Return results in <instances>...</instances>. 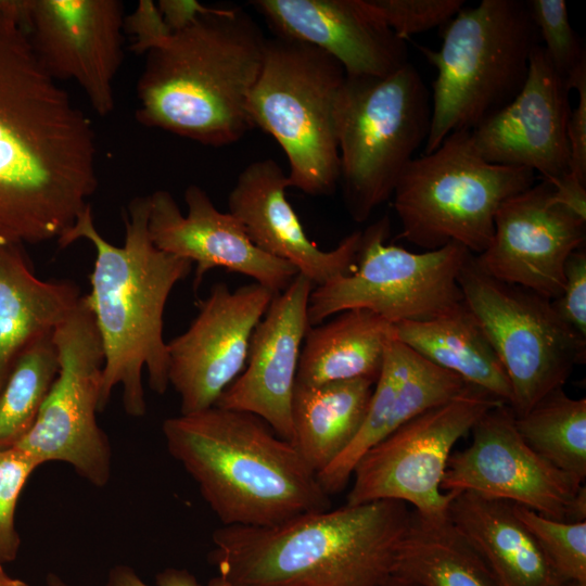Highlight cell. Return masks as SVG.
Here are the masks:
<instances>
[{"label": "cell", "mask_w": 586, "mask_h": 586, "mask_svg": "<svg viewBox=\"0 0 586 586\" xmlns=\"http://www.w3.org/2000/svg\"><path fill=\"white\" fill-rule=\"evenodd\" d=\"M90 118L0 11V243L59 239L98 188Z\"/></svg>", "instance_id": "cell-1"}, {"label": "cell", "mask_w": 586, "mask_h": 586, "mask_svg": "<svg viewBox=\"0 0 586 586\" xmlns=\"http://www.w3.org/2000/svg\"><path fill=\"white\" fill-rule=\"evenodd\" d=\"M149 215L150 195L133 198L123 212L124 244L116 246L97 230L89 204L58 239L61 249L85 239L95 250L90 292L85 296L104 354L99 409L106 407L119 385L124 409L132 417L146 412L143 369L155 393L164 394L169 385L164 310L174 286L193 268L192 262L153 244Z\"/></svg>", "instance_id": "cell-2"}, {"label": "cell", "mask_w": 586, "mask_h": 586, "mask_svg": "<svg viewBox=\"0 0 586 586\" xmlns=\"http://www.w3.org/2000/svg\"><path fill=\"white\" fill-rule=\"evenodd\" d=\"M266 40L242 8H211L148 49L137 120L204 145L238 142L254 128L246 102Z\"/></svg>", "instance_id": "cell-3"}, {"label": "cell", "mask_w": 586, "mask_h": 586, "mask_svg": "<svg viewBox=\"0 0 586 586\" xmlns=\"http://www.w3.org/2000/svg\"><path fill=\"white\" fill-rule=\"evenodd\" d=\"M411 509L396 500L309 512L272 526L213 534L209 586H381Z\"/></svg>", "instance_id": "cell-4"}, {"label": "cell", "mask_w": 586, "mask_h": 586, "mask_svg": "<svg viewBox=\"0 0 586 586\" xmlns=\"http://www.w3.org/2000/svg\"><path fill=\"white\" fill-rule=\"evenodd\" d=\"M162 430L224 526H272L331 507L293 444L258 416L213 406L168 418Z\"/></svg>", "instance_id": "cell-5"}, {"label": "cell", "mask_w": 586, "mask_h": 586, "mask_svg": "<svg viewBox=\"0 0 586 586\" xmlns=\"http://www.w3.org/2000/svg\"><path fill=\"white\" fill-rule=\"evenodd\" d=\"M539 43L527 1L482 0L447 24L438 50L418 46L437 71L424 153L451 132L471 131L521 90Z\"/></svg>", "instance_id": "cell-6"}, {"label": "cell", "mask_w": 586, "mask_h": 586, "mask_svg": "<svg viewBox=\"0 0 586 586\" xmlns=\"http://www.w3.org/2000/svg\"><path fill=\"white\" fill-rule=\"evenodd\" d=\"M345 76L316 47L277 36L266 40L247 114L253 127L281 146L290 188L308 195L332 194L340 182L335 104Z\"/></svg>", "instance_id": "cell-7"}, {"label": "cell", "mask_w": 586, "mask_h": 586, "mask_svg": "<svg viewBox=\"0 0 586 586\" xmlns=\"http://www.w3.org/2000/svg\"><path fill=\"white\" fill-rule=\"evenodd\" d=\"M534 180L531 169L484 160L470 131L451 132L400 175L392 195L399 237L425 251L457 243L479 255L492 241L500 205Z\"/></svg>", "instance_id": "cell-8"}, {"label": "cell", "mask_w": 586, "mask_h": 586, "mask_svg": "<svg viewBox=\"0 0 586 586\" xmlns=\"http://www.w3.org/2000/svg\"><path fill=\"white\" fill-rule=\"evenodd\" d=\"M408 62L383 77L345 76L335 104L340 182L352 218L366 221L425 143L431 101Z\"/></svg>", "instance_id": "cell-9"}, {"label": "cell", "mask_w": 586, "mask_h": 586, "mask_svg": "<svg viewBox=\"0 0 586 586\" xmlns=\"http://www.w3.org/2000/svg\"><path fill=\"white\" fill-rule=\"evenodd\" d=\"M463 303L474 316L510 382L515 417L563 387L586 358V339L556 311L552 302L500 281L470 254L458 277Z\"/></svg>", "instance_id": "cell-10"}, {"label": "cell", "mask_w": 586, "mask_h": 586, "mask_svg": "<svg viewBox=\"0 0 586 586\" xmlns=\"http://www.w3.org/2000/svg\"><path fill=\"white\" fill-rule=\"evenodd\" d=\"M390 219L361 231L355 269L313 289L309 327L349 309L369 310L391 324L435 318L463 302L459 272L471 254L457 243L413 253L386 244Z\"/></svg>", "instance_id": "cell-11"}, {"label": "cell", "mask_w": 586, "mask_h": 586, "mask_svg": "<svg viewBox=\"0 0 586 586\" xmlns=\"http://www.w3.org/2000/svg\"><path fill=\"white\" fill-rule=\"evenodd\" d=\"M60 357L58 377L33 425L13 446L40 464L62 461L94 486L111 477L112 451L97 422L104 354L85 295L53 330Z\"/></svg>", "instance_id": "cell-12"}, {"label": "cell", "mask_w": 586, "mask_h": 586, "mask_svg": "<svg viewBox=\"0 0 586 586\" xmlns=\"http://www.w3.org/2000/svg\"><path fill=\"white\" fill-rule=\"evenodd\" d=\"M502 403L470 385L454 399L406 422L360 458L346 505L396 500L422 518H446L455 494L444 493L441 485L451 450L485 412Z\"/></svg>", "instance_id": "cell-13"}, {"label": "cell", "mask_w": 586, "mask_h": 586, "mask_svg": "<svg viewBox=\"0 0 586 586\" xmlns=\"http://www.w3.org/2000/svg\"><path fill=\"white\" fill-rule=\"evenodd\" d=\"M471 444L451 454L441 488L472 492L525 507L550 519L586 521V487L557 469L522 438L515 416L499 404L474 424Z\"/></svg>", "instance_id": "cell-14"}, {"label": "cell", "mask_w": 586, "mask_h": 586, "mask_svg": "<svg viewBox=\"0 0 586 586\" xmlns=\"http://www.w3.org/2000/svg\"><path fill=\"white\" fill-rule=\"evenodd\" d=\"M275 295L256 282L234 291L218 282L199 303L189 328L167 343L168 382L180 397V415L215 406L239 377Z\"/></svg>", "instance_id": "cell-15"}, {"label": "cell", "mask_w": 586, "mask_h": 586, "mask_svg": "<svg viewBox=\"0 0 586 586\" xmlns=\"http://www.w3.org/2000/svg\"><path fill=\"white\" fill-rule=\"evenodd\" d=\"M124 24L117 0H27L23 28L50 76L75 80L94 112L106 116L115 103Z\"/></svg>", "instance_id": "cell-16"}, {"label": "cell", "mask_w": 586, "mask_h": 586, "mask_svg": "<svg viewBox=\"0 0 586 586\" xmlns=\"http://www.w3.org/2000/svg\"><path fill=\"white\" fill-rule=\"evenodd\" d=\"M544 179L509 198L498 208L494 234L474 260L489 276L550 301L564 284L569 256L584 246L586 220L553 200Z\"/></svg>", "instance_id": "cell-17"}, {"label": "cell", "mask_w": 586, "mask_h": 586, "mask_svg": "<svg viewBox=\"0 0 586 586\" xmlns=\"http://www.w3.org/2000/svg\"><path fill=\"white\" fill-rule=\"evenodd\" d=\"M570 90L542 44L536 46L521 90L470 131L474 148L489 163L527 168L549 182L566 174Z\"/></svg>", "instance_id": "cell-18"}, {"label": "cell", "mask_w": 586, "mask_h": 586, "mask_svg": "<svg viewBox=\"0 0 586 586\" xmlns=\"http://www.w3.org/2000/svg\"><path fill=\"white\" fill-rule=\"evenodd\" d=\"M187 215L171 193L157 190L150 195L149 234L153 244L195 265L193 286L214 268L244 275L278 294L298 275L285 260L259 250L240 221L229 212H220L199 186L184 191Z\"/></svg>", "instance_id": "cell-19"}, {"label": "cell", "mask_w": 586, "mask_h": 586, "mask_svg": "<svg viewBox=\"0 0 586 586\" xmlns=\"http://www.w3.org/2000/svg\"><path fill=\"white\" fill-rule=\"evenodd\" d=\"M315 285L297 275L275 295L250 342L245 370L215 406L262 418L284 441L293 442L291 403L300 354L309 328L308 302Z\"/></svg>", "instance_id": "cell-20"}, {"label": "cell", "mask_w": 586, "mask_h": 586, "mask_svg": "<svg viewBox=\"0 0 586 586\" xmlns=\"http://www.w3.org/2000/svg\"><path fill=\"white\" fill-rule=\"evenodd\" d=\"M273 36L316 47L346 76L383 77L408 61L407 43L370 0H254Z\"/></svg>", "instance_id": "cell-21"}, {"label": "cell", "mask_w": 586, "mask_h": 586, "mask_svg": "<svg viewBox=\"0 0 586 586\" xmlns=\"http://www.w3.org/2000/svg\"><path fill=\"white\" fill-rule=\"evenodd\" d=\"M288 175L275 160L254 161L229 193V213L259 250L288 262L315 286L348 273L356 263L361 231L346 235L332 250L320 249L307 237L288 201Z\"/></svg>", "instance_id": "cell-22"}, {"label": "cell", "mask_w": 586, "mask_h": 586, "mask_svg": "<svg viewBox=\"0 0 586 586\" xmlns=\"http://www.w3.org/2000/svg\"><path fill=\"white\" fill-rule=\"evenodd\" d=\"M470 384L437 367L392 335L364 421L349 445L317 474L329 495L342 492L360 458L417 416L463 393Z\"/></svg>", "instance_id": "cell-23"}, {"label": "cell", "mask_w": 586, "mask_h": 586, "mask_svg": "<svg viewBox=\"0 0 586 586\" xmlns=\"http://www.w3.org/2000/svg\"><path fill=\"white\" fill-rule=\"evenodd\" d=\"M447 517L471 542L500 586H551L560 579L511 502L461 492Z\"/></svg>", "instance_id": "cell-24"}, {"label": "cell", "mask_w": 586, "mask_h": 586, "mask_svg": "<svg viewBox=\"0 0 586 586\" xmlns=\"http://www.w3.org/2000/svg\"><path fill=\"white\" fill-rule=\"evenodd\" d=\"M21 246L0 243V387L20 353L53 331L81 297L72 281L36 277Z\"/></svg>", "instance_id": "cell-25"}, {"label": "cell", "mask_w": 586, "mask_h": 586, "mask_svg": "<svg viewBox=\"0 0 586 586\" xmlns=\"http://www.w3.org/2000/svg\"><path fill=\"white\" fill-rule=\"evenodd\" d=\"M393 335L426 360L510 406L512 391L505 369L463 302L432 319L397 322Z\"/></svg>", "instance_id": "cell-26"}, {"label": "cell", "mask_w": 586, "mask_h": 586, "mask_svg": "<svg viewBox=\"0 0 586 586\" xmlns=\"http://www.w3.org/2000/svg\"><path fill=\"white\" fill-rule=\"evenodd\" d=\"M393 324L366 309H349L327 323L309 327L302 345L296 382L377 381Z\"/></svg>", "instance_id": "cell-27"}, {"label": "cell", "mask_w": 586, "mask_h": 586, "mask_svg": "<svg viewBox=\"0 0 586 586\" xmlns=\"http://www.w3.org/2000/svg\"><path fill=\"white\" fill-rule=\"evenodd\" d=\"M374 383L369 379L319 385L295 382L291 403L292 444L316 475L330 466L357 434Z\"/></svg>", "instance_id": "cell-28"}, {"label": "cell", "mask_w": 586, "mask_h": 586, "mask_svg": "<svg viewBox=\"0 0 586 586\" xmlns=\"http://www.w3.org/2000/svg\"><path fill=\"white\" fill-rule=\"evenodd\" d=\"M391 576L418 586H500L484 558L448 517L425 519L412 509Z\"/></svg>", "instance_id": "cell-29"}, {"label": "cell", "mask_w": 586, "mask_h": 586, "mask_svg": "<svg viewBox=\"0 0 586 586\" xmlns=\"http://www.w3.org/2000/svg\"><path fill=\"white\" fill-rule=\"evenodd\" d=\"M515 426L539 456L583 485L586 479V399L569 396L563 387L547 394Z\"/></svg>", "instance_id": "cell-30"}, {"label": "cell", "mask_w": 586, "mask_h": 586, "mask_svg": "<svg viewBox=\"0 0 586 586\" xmlns=\"http://www.w3.org/2000/svg\"><path fill=\"white\" fill-rule=\"evenodd\" d=\"M53 331L31 341L0 387V446L15 445L33 425L60 370Z\"/></svg>", "instance_id": "cell-31"}, {"label": "cell", "mask_w": 586, "mask_h": 586, "mask_svg": "<svg viewBox=\"0 0 586 586\" xmlns=\"http://www.w3.org/2000/svg\"><path fill=\"white\" fill-rule=\"evenodd\" d=\"M512 505L514 513L533 535L557 576L586 585V521L555 520Z\"/></svg>", "instance_id": "cell-32"}, {"label": "cell", "mask_w": 586, "mask_h": 586, "mask_svg": "<svg viewBox=\"0 0 586 586\" xmlns=\"http://www.w3.org/2000/svg\"><path fill=\"white\" fill-rule=\"evenodd\" d=\"M530 13L547 58L566 80L586 64L585 50L573 30L564 0H530Z\"/></svg>", "instance_id": "cell-33"}, {"label": "cell", "mask_w": 586, "mask_h": 586, "mask_svg": "<svg viewBox=\"0 0 586 586\" xmlns=\"http://www.w3.org/2000/svg\"><path fill=\"white\" fill-rule=\"evenodd\" d=\"M41 466L16 446H0V562L12 561L20 548L15 510L22 489L31 473Z\"/></svg>", "instance_id": "cell-34"}, {"label": "cell", "mask_w": 586, "mask_h": 586, "mask_svg": "<svg viewBox=\"0 0 586 586\" xmlns=\"http://www.w3.org/2000/svg\"><path fill=\"white\" fill-rule=\"evenodd\" d=\"M386 25L403 41L434 27L446 25L464 0H370Z\"/></svg>", "instance_id": "cell-35"}, {"label": "cell", "mask_w": 586, "mask_h": 586, "mask_svg": "<svg viewBox=\"0 0 586 586\" xmlns=\"http://www.w3.org/2000/svg\"><path fill=\"white\" fill-rule=\"evenodd\" d=\"M561 294L551 301L559 316L586 339V252L584 246L568 258Z\"/></svg>", "instance_id": "cell-36"}, {"label": "cell", "mask_w": 586, "mask_h": 586, "mask_svg": "<svg viewBox=\"0 0 586 586\" xmlns=\"http://www.w3.org/2000/svg\"><path fill=\"white\" fill-rule=\"evenodd\" d=\"M566 82L578 95L576 107L571 111L566 127L570 149L569 173L586 183V64L578 67Z\"/></svg>", "instance_id": "cell-37"}, {"label": "cell", "mask_w": 586, "mask_h": 586, "mask_svg": "<svg viewBox=\"0 0 586 586\" xmlns=\"http://www.w3.org/2000/svg\"><path fill=\"white\" fill-rule=\"evenodd\" d=\"M136 35L131 50L143 53L173 31L165 23L158 7L150 0H141L133 14L125 17L124 29Z\"/></svg>", "instance_id": "cell-38"}, {"label": "cell", "mask_w": 586, "mask_h": 586, "mask_svg": "<svg viewBox=\"0 0 586 586\" xmlns=\"http://www.w3.org/2000/svg\"><path fill=\"white\" fill-rule=\"evenodd\" d=\"M107 586H151L143 582L129 566H114L107 577ZM155 586H201L187 570L167 569L156 576Z\"/></svg>", "instance_id": "cell-39"}, {"label": "cell", "mask_w": 586, "mask_h": 586, "mask_svg": "<svg viewBox=\"0 0 586 586\" xmlns=\"http://www.w3.org/2000/svg\"><path fill=\"white\" fill-rule=\"evenodd\" d=\"M550 183L555 202L586 220V183L569 171Z\"/></svg>", "instance_id": "cell-40"}, {"label": "cell", "mask_w": 586, "mask_h": 586, "mask_svg": "<svg viewBox=\"0 0 586 586\" xmlns=\"http://www.w3.org/2000/svg\"><path fill=\"white\" fill-rule=\"evenodd\" d=\"M157 7L173 33L189 26L211 10L209 7L194 0H162Z\"/></svg>", "instance_id": "cell-41"}, {"label": "cell", "mask_w": 586, "mask_h": 586, "mask_svg": "<svg viewBox=\"0 0 586 586\" xmlns=\"http://www.w3.org/2000/svg\"><path fill=\"white\" fill-rule=\"evenodd\" d=\"M0 586H28L25 582L18 578L9 576L0 563Z\"/></svg>", "instance_id": "cell-42"}, {"label": "cell", "mask_w": 586, "mask_h": 586, "mask_svg": "<svg viewBox=\"0 0 586 586\" xmlns=\"http://www.w3.org/2000/svg\"><path fill=\"white\" fill-rule=\"evenodd\" d=\"M47 586H71L54 573L47 575Z\"/></svg>", "instance_id": "cell-43"}, {"label": "cell", "mask_w": 586, "mask_h": 586, "mask_svg": "<svg viewBox=\"0 0 586 586\" xmlns=\"http://www.w3.org/2000/svg\"><path fill=\"white\" fill-rule=\"evenodd\" d=\"M381 586H418L400 578L390 576Z\"/></svg>", "instance_id": "cell-44"}, {"label": "cell", "mask_w": 586, "mask_h": 586, "mask_svg": "<svg viewBox=\"0 0 586 586\" xmlns=\"http://www.w3.org/2000/svg\"><path fill=\"white\" fill-rule=\"evenodd\" d=\"M551 586H586L585 584H581L574 581H559L556 584Z\"/></svg>", "instance_id": "cell-45"}, {"label": "cell", "mask_w": 586, "mask_h": 586, "mask_svg": "<svg viewBox=\"0 0 586 586\" xmlns=\"http://www.w3.org/2000/svg\"><path fill=\"white\" fill-rule=\"evenodd\" d=\"M1 563V562H0Z\"/></svg>", "instance_id": "cell-46"}]
</instances>
